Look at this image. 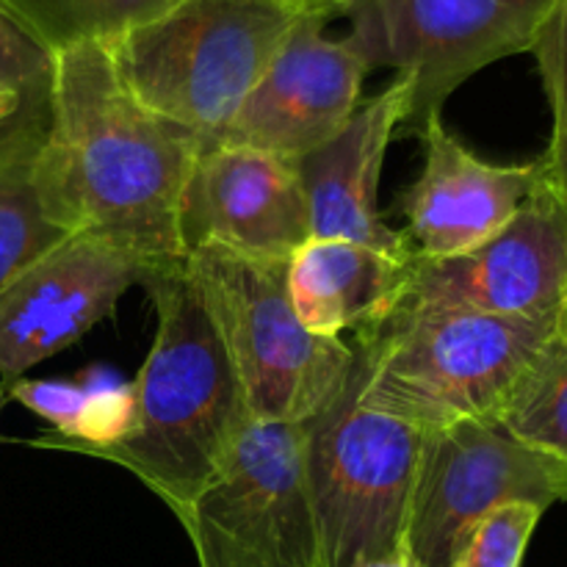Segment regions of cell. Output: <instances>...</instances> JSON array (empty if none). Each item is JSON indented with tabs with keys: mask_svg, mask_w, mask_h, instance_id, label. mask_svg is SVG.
<instances>
[{
	"mask_svg": "<svg viewBox=\"0 0 567 567\" xmlns=\"http://www.w3.org/2000/svg\"><path fill=\"white\" fill-rule=\"evenodd\" d=\"M53 59L37 155L44 214L70 236L100 238L153 264L183 260L181 197L205 142L131 92L109 44H78Z\"/></svg>",
	"mask_w": 567,
	"mask_h": 567,
	"instance_id": "6da1fadb",
	"label": "cell"
},
{
	"mask_svg": "<svg viewBox=\"0 0 567 567\" xmlns=\"http://www.w3.org/2000/svg\"><path fill=\"white\" fill-rule=\"evenodd\" d=\"M155 338L133 380V430L100 457L131 471L181 518L233 452L252 413L183 260L150 271Z\"/></svg>",
	"mask_w": 567,
	"mask_h": 567,
	"instance_id": "7a4b0ae2",
	"label": "cell"
},
{
	"mask_svg": "<svg viewBox=\"0 0 567 567\" xmlns=\"http://www.w3.org/2000/svg\"><path fill=\"white\" fill-rule=\"evenodd\" d=\"M365 341L363 404L421 432L498 421L554 341V319L396 308Z\"/></svg>",
	"mask_w": 567,
	"mask_h": 567,
	"instance_id": "3957f363",
	"label": "cell"
},
{
	"mask_svg": "<svg viewBox=\"0 0 567 567\" xmlns=\"http://www.w3.org/2000/svg\"><path fill=\"white\" fill-rule=\"evenodd\" d=\"M308 14L332 20L338 0H177L111 44V53L150 111L210 144Z\"/></svg>",
	"mask_w": 567,
	"mask_h": 567,
	"instance_id": "277c9868",
	"label": "cell"
},
{
	"mask_svg": "<svg viewBox=\"0 0 567 567\" xmlns=\"http://www.w3.org/2000/svg\"><path fill=\"white\" fill-rule=\"evenodd\" d=\"M336 396L305 426V474L324 567L399 557L426 432L363 404L365 341Z\"/></svg>",
	"mask_w": 567,
	"mask_h": 567,
	"instance_id": "5b68a950",
	"label": "cell"
},
{
	"mask_svg": "<svg viewBox=\"0 0 567 567\" xmlns=\"http://www.w3.org/2000/svg\"><path fill=\"white\" fill-rule=\"evenodd\" d=\"M255 421L302 424L341 388L354 343L305 330L288 293V260H255L221 247L183 258Z\"/></svg>",
	"mask_w": 567,
	"mask_h": 567,
	"instance_id": "8992f818",
	"label": "cell"
},
{
	"mask_svg": "<svg viewBox=\"0 0 567 567\" xmlns=\"http://www.w3.org/2000/svg\"><path fill=\"white\" fill-rule=\"evenodd\" d=\"M551 0H338L349 44L369 70L396 72L410 86L404 131L441 116L468 78L529 53Z\"/></svg>",
	"mask_w": 567,
	"mask_h": 567,
	"instance_id": "52a82bcc",
	"label": "cell"
},
{
	"mask_svg": "<svg viewBox=\"0 0 567 567\" xmlns=\"http://www.w3.org/2000/svg\"><path fill=\"white\" fill-rule=\"evenodd\" d=\"M177 520L199 567H324L305 474V426L249 421Z\"/></svg>",
	"mask_w": 567,
	"mask_h": 567,
	"instance_id": "ba28073f",
	"label": "cell"
},
{
	"mask_svg": "<svg viewBox=\"0 0 567 567\" xmlns=\"http://www.w3.org/2000/svg\"><path fill=\"white\" fill-rule=\"evenodd\" d=\"M567 502V463L526 446L498 421L426 432L402 554L408 567H452L482 518L504 504Z\"/></svg>",
	"mask_w": 567,
	"mask_h": 567,
	"instance_id": "9c48e42d",
	"label": "cell"
},
{
	"mask_svg": "<svg viewBox=\"0 0 567 567\" xmlns=\"http://www.w3.org/2000/svg\"><path fill=\"white\" fill-rule=\"evenodd\" d=\"M567 282V208L546 177L487 241L452 258H413L399 308L554 319Z\"/></svg>",
	"mask_w": 567,
	"mask_h": 567,
	"instance_id": "30bf717a",
	"label": "cell"
},
{
	"mask_svg": "<svg viewBox=\"0 0 567 567\" xmlns=\"http://www.w3.org/2000/svg\"><path fill=\"white\" fill-rule=\"evenodd\" d=\"M155 266L100 238L66 236L0 291V382L81 341Z\"/></svg>",
	"mask_w": 567,
	"mask_h": 567,
	"instance_id": "8fae6325",
	"label": "cell"
},
{
	"mask_svg": "<svg viewBox=\"0 0 567 567\" xmlns=\"http://www.w3.org/2000/svg\"><path fill=\"white\" fill-rule=\"evenodd\" d=\"M327 20L308 14L291 28L216 142L297 161L352 120L371 70L347 37H327Z\"/></svg>",
	"mask_w": 567,
	"mask_h": 567,
	"instance_id": "7c38bea8",
	"label": "cell"
},
{
	"mask_svg": "<svg viewBox=\"0 0 567 567\" xmlns=\"http://www.w3.org/2000/svg\"><path fill=\"white\" fill-rule=\"evenodd\" d=\"M183 255L221 247L255 260H291L310 241V214L291 158L203 144L181 197Z\"/></svg>",
	"mask_w": 567,
	"mask_h": 567,
	"instance_id": "4fadbf2b",
	"label": "cell"
},
{
	"mask_svg": "<svg viewBox=\"0 0 567 567\" xmlns=\"http://www.w3.org/2000/svg\"><path fill=\"white\" fill-rule=\"evenodd\" d=\"M415 136L424 144V169L399 199L415 258L441 260L480 247L543 183L540 158L491 164L449 133L443 116H432Z\"/></svg>",
	"mask_w": 567,
	"mask_h": 567,
	"instance_id": "5bb4252c",
	"label": "cell"
},
{
	"mask_svg": "<svg viewBox=\"0 0 567 567\" xmlns=\"http://www.w3.org/2000/svg\"><path fill=\"white\" fill-rule=\"evenodd\" d=\"M410 86L393 78L377 97L321 147L293 161L310 214V238H347L380 252L410 258L408 238L380 214V177L388 147L408 120Z\"/></svg>",
	"mask_w": 567,
	"mask_h": 567,
	"instance_id": "9a60e30c",
	"label": "cell"
},
{
	"mask_svg": "<svg viewBox=\"0 0 567 567\" xmlns=\"http://www.w3.org/2000/svg\"><path fill=\"white\" fill-rule=\"evenodd\" d=\"M410 258L347 238H310L288 260V293L305 330L341 338L380 327L402 302Z\"/></svg>",
	"mask_w": 567,
	"mask_h": 567,
	"instance_id": "2e32d148",
	"label": "cell"
},
{
	"mask_svg": "<svg viewBox=\"0 0 567 567\" xmlns=\"http://www.w3.org/2000/svg\"><path fill=\"white\" fill-rule=\"evenodd\" d=\"M48 116H28L0 133V291L70 236L44 214L37 188Z\"/></svg>",
	"mask_w": 567,
	"mask_h": 567,
	"instance_id": "e0dca14e",
	"label": "cell"
},
{
	"mask_svg": "<svg viewBox=\"0 0 567 567\" xmlns=\"http://www.w3.org/2000/svg\"><path fill=\"white\" fill-rule=\"evenodd\" d=\"M177 0H0L6 11L59 55L78 44H116L136 28L158 20Z\"/></svg>",
	"mask_w": 567,
	"mask_h": 567,
	"instance_id": "ac0fdd59",
	"label": "cell"
},
{
	"mask_svg": "<svg viewBox=\"0 0 567 567\" xmlns=\"http://www.w3.org/2000/svg\"><path fill=\"white\" fill-rule=\"evenodd\" d=\"M498 424L526 446L567 463V347L557 338L524 377Z\"/></svg>",
	"mask_w": 567,
	"mask_h": 567,
	"instance_id": "d6986e66",
	"label": "cell"
},
{
	"mask_svg": "<svg viewBox=\"0 0 567 567\" xmlns=\"http://www.w3.org/2000/svg\"><path fill=\"white\" fill-rule=\"evenodd\" d=\"M55 59L0 6V133L50 111Z\"/></svg>",
	"mask_w": 567,
	"mask_h": 567,
	"instance_id": "ffe728a7",
	"label": "cell"
},
{
	"mask_svg": "<svg viewBox=\"0 0 567 567\" xmlns=\"http://www.w3.org/2000/svg\"><path fill=\"white\" fill-rule=\"evenodd\" d=\"M529 53L551 109V138L540 158L543 177L567 208V0H551Z\"/></svg>",
	"mask_w": 567,
	"mask_h": 567,
	"instance_id": "44dd1931",
	"label": "cell"
},
{
	"mask_svg": "<svg viewBox=\"0 0 567 567\" xmlns=\"http://www.w3.org/2000/svg\"><path fill=\"white\" fill-rule=\"evenodd\" d=\"M543 513L546 509L526 502L493 509L476 526L452 567H520Z\"/></svg>",
	"mask_w": 567,
	"mask_h": 567,
	"instance_id": "7402d4cb",
	"label": "cell"
},
{
	"mask_svg": "<svg viewBox=\"0 0 567 567\" xmlns=\"http://www.w3.org/2000/svg\"><path fill=\"white\" fill-rule=\"evenodd\" d=\"M9 402H20L39 419L53 426L50 435L37 437L31 446L59 449L64 443H78L86 435L89 391L86 385L64 380H14L9 385Z\"/></svg>",
	"mask_w": 567,
	"mask_h": 567,
	"instance_id": "603a6c76",
	"label": "cell"
},
{
	"mask_svg": "<svg viewBox=\"0 0 567 567\" xmlns=\"http://www.w3.org/2000/svg\"><path fill=\"white\" fill-rule=\"evenodd\" d=\"M554 338H557L563 347H567V282L563 291V302H559L557 316H554Z\"/></svg>",
	"mask_w": 567,
	"mask_h": 567,
	"instance_id": "cb8c5ba5",
	"label": "cell"
},
{
	"mask_svg": "<svg viewBox=\"0 0 567 567\" xmlns=\"http://www.w3.org/2000/svg\"><path fill=\"white\" fill-rule=\"evenodd\" d=\"M349 567H408V559H404V554H399V557L365 559V563H358V565H349Z\"/></svg>",
	"mask_w": 567,
	"mask_h": 567,
	"instance_id": "d4e9b609",
	"label": "cell"
},
{
	"mask_svg": "<svg viewBox=\"0 0 567 567\" xmlns=\"http://www.w3.org/2000/svg\"><path fill=\"white\" fill-rule=\"evenodd\" d=\"M6 404H9V385H6V382H0V415H3ZM0 441H3V435H0Z\"/></svg>",
	"mask_w": 567,
	"mask_h": 567,
	"instance_id": "484cf974",
	"label": "cell"
}]
</instances>
